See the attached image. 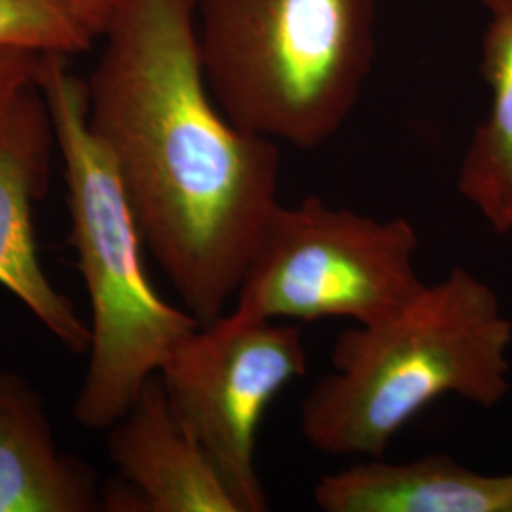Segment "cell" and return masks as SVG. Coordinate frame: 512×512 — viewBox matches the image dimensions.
<instances>
[{
    "mask_svg": "<svg viewBox=\"0 0 512 512\" xmlns=\"http://www.w3.org/2000/svg\"><path fill=\"white\" fill-rule=\"evenodd\" d=\"M88 118L145 247L200 323L236 298L277 207V143L236 126L203 73L196 0H118Z\"/></svg>",
    "mask_w": 512,
    "mask_h": 512,
    "instance_id": "cell-1",
    "label": "cell"
},
{
    "mask_svg": "<svg viewBox=\"0 0 512 512\" xmlns=\"http://www.w3.org/2000/svg\"><path fill=\"white\" fill-rule=\"evenodd\" d=\"M511 344L494 289L456 266L395 315L338 334L332 370L300 406V433L323 454L384 458L406 423L446 395L484 410L503 403Z\"/></svg>",
    "mask_w": 512,
    "mask_h": 512,
    "instance_id": "cell-2",
    "label": "cell"
},
{
    "mask_svg": "<svg viewBox=\"0 0 512 512\" xmlns=\"http://www.w3.org/2000/svg\"><path fill=\"white\" fill-rule=\"evenodd\" d=\"M37 86L63 160L71 243L92 308L88 368L73 416L90 431H109L202 323L164 300L148 277L145 239L109 152L90 126L86 82L65 55L44 54Z\"/></svg>",
    "mask_w": 512,
    "mask_h": 512,
    "instance_id": "cell-3",
    "label": "cell"
},
{
    "mask_svg": "<svg viewBox=\"0 0 512 512\" xmlns=\"http://www.w3.org/2000/svg\"><path fill=\"white\" fill-rule=\"evenodd\" d=\"M203 73L241 129L321 147L374 63V0H196Z\"/></svg>",
    "mask_w": 512,
    "mask_h": 512,
    "instance_id": "cell-4",
    "label": "cell"
},
{
    "mask_svg": "<svg viewBox=\"0 0 512 512\" xmlns=\"http://www.w3.org/2000/svg\"><path fill=\"white\" fill-rule=\"evenodd\" d=\"M420 238L403 217L374 219L321 198L277 203L234 298L245 317L372 325L423 291Z\"/></svg>",
    "mask_w": 512,
    "mask_h": 512,
    "instance_id": "cell-5",
    "label": "cell"
},
{
    "mask_svg": "<svg viewBox=\"0 0 512 512\" xmlns=\"http://www.w3.org/2000/svg\"><path fill=\"white\" fill-rule=\"evenodd\" d=\"M306 370L308 349L298 325L234 310L190 332L160 370L169 401L217 465L241 512L268 511L256 435L268 406Z\"/></svg>",
    "mask_w": 512,
    "mask_h": 512,
    "instance_id": "cell-6",
    "label": "cell"
},
{
    "mask_svg": "<svg viewBox=\"0 0 512 512\" xmlns=\"http://www.w3.org/2000/svg\"><path fill=\"white\" fill-rule=\"evenodd\" d=\"M54 147L50 110L35 84L0 116V287L65 348L88 353L90 325L48 279L35 241L33 211L48 188Z\"/></svg>",
    "mask_w": 512,
    "mask_h": 512,
    "instance_id": "cell-7",
    "label": "cell"
},
{
    "mask_svg": "<svg viewBox=\"0 0 512 512\" xmlns=\"http://www.w3.org/2000/svg\"><path fill=\"white\" fill-rule=\"evenodd\" d=\"M109 454L137 512H241L224 476L152 376L109 427Z\"/></svg>",
    "mask_w": 512,
    "mask_h": 512,
    "instance_id": "cell-8",
    "label": "cell"
},
{
    "mask_svg": "<svg viewBox=\"0 0 512 512\" xmlns=\"http://www.w3.org/2000/svg\"><path fill=\"white\" fill-rule=\"evenodd\" d=\"M103 497L92 469L57 448L37 387L0 370V512H95Z\"/></svg>",
    "mask_w": 512,
    "mask_h": 512,
    "instance_id": "cell-9",
    "label": "cell"
},
{
    "mask_svg": "<svg viewBox=\"0 0 512 512\" xmlns=\"http://www.w3.org/2000/svg\"><path fill=\"white\" fill-rule=\"evenodd\" d=\"M313 499L325 512H512V473H476L444 454L368 458L321 476Z\"/></svg>",
    "mask_w": 512,
    "mask_h": 512,
    "instance_id": "cell-10",
    "label": "cell"
},
{
    "mask_svg": "<svg viewBox=\"0 0 512 512\" xmlns=\"http://www.w3.org/2000/svg\"><path fill=\"white\" fill-rule=\"evenodd\" d=\"M488 12L482 74L490 109L459 165V194L495 234L512 232V0H480Z\"/></svg>",
    "mask_w": 512,
    "mask_h": 512,
    "instance_id": "cell-11",
    "label": "cell"
},
{
    "mask_svg": "<svg viewBox=\"0 0 512 512\" xmlns=\"http://www.w3.org/2000/svg\"><path fill=\"white\" fill-rule=\"evenodd\" d=\"M99 38L69 0H0V48L69 57L88 52Z\"/></svg>",
    "mask_w": 512,
    "mask_h": 512,
    "instance_id": "cell-12",
    "label": "cell"
},
{
    "mask_svg": "<svg viewBox=\"0 0 512 512\" xmlns=\"http://www.w3.org/2000/svg\"><path fill=\"white\" fill-rule=\"evenodd\" d=\"M44 54L19 48H0V116L21 93L37 84Z\"/></svg>",
    "mask_w": 512,
    "mask_h": 512,
    "instance_id": "cell-13",
    "label": "cell"
},
{
    "mask_svg": "<svg viewBox=\"0 0 512 512\" xmlns=\"http://www.w3.org/2000/svg\"><path fill=\"white\" fill-rule=\"evenodd\" d=\"M69 2L92 21L93 25L97 27L99 35H103V29H105L118 0H69Z\"/></svg>",
    "mask_w": 512,
    "mask_h": 512,
    "instance_id": "cell-14",
    "label": "cell"
}]
</instances>
